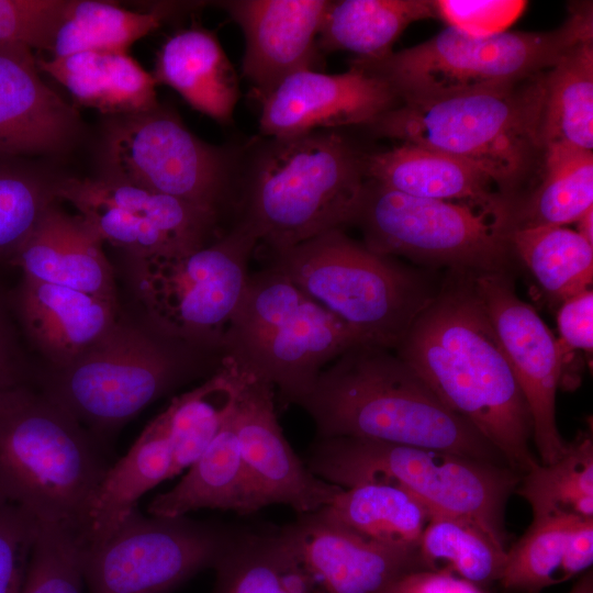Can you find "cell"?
<instances>
[{
    "mask_svg": "<svg viewBox=\"0 0 593 593\" xmlns=\"http://www.w3.org/2000/svg\"><path fill=\"white\" fill-rule=\"evenodd\" d=\"M423 309L396 347L441 402L477 428L524 474L534 456L528 406L472 273L458 272Z\"/></svg>",
    "mask_w": 593,
    "mask_h": 593,
    "instance_id": "6da1fadb",
    "label": "cell"
},
{
    "mask_svg": "<svg viewBox=\"0 0 593 593\" xmlns=\"http://www.w3.org/2000/svg\"><path fill=\"white\" fill-rule=\"evenodd\" d=\"M389 350L357 345L322 370L299 403L313 419L316 438L409 445L510 467L477 428Z\"/></svg>",
    "mask_w": 593,
    "mask_h": 593,
    "instance_id": "7a4b0ae2",
    "label": "cell"
},
{
    "mask_svg": "<svg viewBox=\"0 0 593 593\" xmlns=\"http://www.w3.org/2000/svg\"><path fill=\"white\" fill-rule=\"evenodd\" d=\"M365 155L335 130L269 137L250 157L239 222L269 253L351 224Z\"/></svg>",
    "mask_w": 593,
    "mask_h": 593,
    "instance_id": "3957f363",
    "label": "cell"
},
{
    "mask_svg": "<svg viewBox=\"0 0 593 593\" xmlns=\"http://www.w3.org/2000/svg\"><path fill=\"white\" fill-rule=\"evenodd\" d=\"M544 72L501 88L400 103L369 127L471 165L515 202L518 188L542 166Z\"/></svg>",
    "mask_w": 593,
    "mask_h": 593,
    "instance_id": "277c9868",
    "label": "cell"
},
{
    "mask_svg": "<svg viewBox=\"0 0 593 593\" xmlns=\"http://www.w3.org/2000/svg\"><path fill=\"white\" fill-rule=\"evenodd\" d=\"M110 466L100 441L41 390L0 394V496L40 523L80 534Z\"/></svg>",
    "mask_w": 593,
    "mask_h": 593,
    "instance_id": "5b68a950",
    "label": "cell"
},
{
    "mask_svg": "<svg viewBox=\"0 0 593 593\" xmlns=\"http://www.w3.org/2000/svg\"><path fill=\"white\" fill-rule=\"evenodd\" d=\"M593 37L592 4L578 3L557 29L473 35L449 26L427 41L376 58H355L385 81L401 103L510 86L552 67L570 48Z\"/></svg>",
    "mask_w": 593,
    "mask_h": 593,
    "instance_id": "8992f818",
    "label": "cell"
},
{
    "mask_svg": "<svg viewBox=\"0 0 593 593\" xmlns=\"http://www.w3.org/2000/svg\"><path fill=\"white\" fill-rule=\"evenodd\" d=\"M357 345L365 344L350 327L267 266L249 276L222 360L270 384L283 403L299 405L322 370Z\"/></svg>",
    "mask_w": 593,
    "mask_h": 593,
    "instance_id": "52a82bcc",
    "label": "cell"
},
{
    "mask_svg": "<svg viewBox=\"0 0 593 593\" xmlns=\"http://www.w3.org/2000/svg\"><path fill=\"white\" fill-rule=\"evenodd\" d=\"M221 358L159 332L118 320L72 362L51 369L40 388L99 441L152 402Z\"/></svg>",
    "mask_w": 593,
    "mask_h": 593,
    "instance_id": "ba28073f",
    "label": "cell"
},
{
    "mask_svg": "<svg viewBox=\"0 0 593 593\" xmlns=\"http://www.w3.org/2000/svg\"><path fill=\"white\" fill-rule=\"evenodd\" d=\"M306 463L313 474L342 488L365 482L401 486L432 512L477 521L506 546L505 507L521 480L510 467L353 437L316 438Z\"/></svg>",
    "mask_w": 593,
    "mask_h": 593,
    "instance_id": "9c48e42d",
    "label": "cell"
},
{
    "mask_svg": "<svg viewBox=\"0 0 593 593\" xmlns=\"http://www.w3.org/2000/svg\"><path fill=\"white\" fill-rule=\"evenodd\" d=\"M269 265L350 327L365 345L396 349L435 296L419 275L333 230L269 253Z\"/></svg>",
    "mask_w": 593,
    "mask_h": 593,
    "instance_id": "30bf717a",
    "label": "cell"
},
{
    "mask_svg": "<svg viewBox=\"0 0 593 593\" xmlns=\"http://www.w3.org/2000/svg\"><path fill=\"white\" fill-rule=\"evenodd\" d=\"M257 245L254 233L237 221L230 232L191 253L131 260L136 294L149 324L169 337L222 357Z\"/></svg>",
    "mask_w": 593,
    "mask_h": 593,
    "instance_id": "8fae6325",
    "label": "cell"
},
{
    "mask_svg": "<svg viewBox=\"0 0 593 593\" xmlns=\"http://www.w3.org/2000/svg\"><path fill=\"white\" fill-rule=\"evenodd\" d=\"M365 245L383 256L448 266L458 272H506L512 213L411 197L367 179L353 217Z\"/></svg>",
    "mask_w": 593,
    "mask_h": 593,
    "instance_id": "7c38bea8",
    "label": "cell"
},
{
    "mask_svg": "<svg viewBox=\"0 0 593 593\" xmlns=\"http://www.w3.org/2000/svg\"><path fill=\"white\" fill-rule=\"evenodd\" d=\"M238 529L136 508L107 538L83 544V580L89 593H171L214 569Z\"/></svg>",
    "mask_w": 593,
    "mask_h": 593,
    "instance_id": "4fadbf2b",
    "label": "cell"
},
{
    "mask_svg": "<svg viewBox=\"0 0 593 593\" xmlns=\"http://www.w3.org/2000/svg\"><path fill=\"white\" fill-rule=\"evenodd\" d=\"M103 177L220 212L235 179L234 157L193 135L159 105L114 116L102 145Z\"/></svg>",
    "mask_w": 593,
    "mask_h": 593,
    "instance_id": "5bb4252c",
    "label": "cell"
},
{
    "mask_svg": "<svg viewBox=\"0 0 593 593\" xmlns=\"http://www.w3.org/2000/svg\"><path fill=\"white\" fill-rule=\"evenodd\" d=\"M57 200L69 202L100 239L131 260L172 257L210 243L219 213L108 177L66 178Z\"/></svg>",
    "mask_w": 593,
    "mask_h": 593,
    "instance_id": "9a60e30c",
    "label": "cell"
},
{
    "mask_svg": "<svg viewBox=\"0 0 593 593\" xmlns=\"http://www.w3.org/2000/svg\"><path fill=\"white\" fill-rule=\"evenodd\" d=\"M472 280L528 406L539 463H552L567 448L556 422L563 370L557 338L517 296L507 272L472 273Z\"/></svg>",
    "mask_w": 593,
    "mask_h": 593,
    "instance_id": "2e32d148",
    "label": "cell"
},
{
    "mask_svg": "<svg viewBox=\"0 0 593 593\" xmlns=\"http://www.w3.org/2000/svg\"><path fill=\"white\" fill-rule=\"evenodd\" d=\"M243 377L234 421L259 510L283 504L305 514L331 504L343 488L313 474L294 454L278 422L273 388Z\"/></svg>",
    "mask_w": 593,
    "mask_h": 593,
    "instance_id": "e0dca14e",
    "label": "cell"
},
{
    "mask_svg": "<svg viewBox=\"0 0 593 593\" xmlns=\"http://www.w3.org/2000/svg\"><path fill=\"white\" fill-rule=\"evenodd\" d=\"M313 593H380L422 569L418 555L367 539L322 507L279 529Z\"/></svg>",
    "mask_w": 593,
    "mask_h": 593,
    "instance_id": "ac0fdd59",
    "label": "cell"
},
{
    "mask_svg": "<svg viewBox=\"0 0 593 593\" xmlns=\"http://www.w3.org/2000/svg\"><path fill=\"white\" fill-rule=\"evenodd\" d=\"M400 104L381 78L351 66L342 74L301 70L261 101L260 132L288 137L346 125H370Z\"/></svg>",
    "mask_w": 593,
    "mask_h": 593,
    "instance_id": "d6986e66",
    "label": "cell"
},
{
    "mask_svg": "<svg viewBox=\"0 0 593 593\" xmlns=\"http://www.w3.org/2000/svg\"><path fill=\"white\" fill-rule=\"evenodd\" d=\"M245 36L242 71L259 99L286 78L317 61V37L326 0H231L221 2Z\"/></svg>",
    "mask_w": 593,
    "mask_h": 593,
    "instance_id": "ffe728a7",
    "label": "cell"
},
{
    "mask_svg": "<svg viewBox=\"0 0 593 593\" xmlns=\"http://www.w3.org/2000/svg\"><path fill=\"white\" fill-rule=\"evenodd\" d=\"M81 131L78 112L40 76L32 49L0 44V153H58Z\"/></svg>",
    "mask_w": 593,
    "mask_h": 593,
    "instance_id": "44dd1931",
    "label": "cell"
},
{
    "mask_svg": "<svg viewBox=\"0 0 593 593\" xmlns=\"http://www.w3.org/2000/svg\"><path fill=\"white\" fill-rule=\"evenodd\" d=\"M9 300L24 334L51 369L72 362L119 320L116 300L23 277Z\"/></svg>",
    "mask_w": 593,
    "mask_h": 593,
    "instance_id": "7402d4cb",
    "label": "cell"
},
{
    "mask_svg": "<svg viewBox=\"0 0 593 593\" xmlns=\"http://www.w3.org/2000/svg\"><path fill=\"white\" fill-rule=\"evenodd\" d=\"M103 242L79 215L52 203L16 254L22 277L116 300Z\"/></svg>",
    "mask_w": 593,
    "mask_h": 593,
    "instance_id": "603a6c76",
    "label": "cell"
},
{
    "mask_svg": "<svg viewBox=\"0 0 593 593\" xmlns=\"http://www.w3.org/2000/svg\"><path fill=\"white\" fill-rule=\"evenodd\" d=\"M365 175L411 197L500 214L513 211L514 202L504 198L483 172L450 155L411 143L365 155Z\"/></svg>",
    "mask_w": 593,
    "mask_h": 593,
    "instance_id": "cb8c5ba5",
    "label": "cell"
},
{
    "mask_svg": "<svg viewBox=\"0 0 593 593\" xmlns=\"http://www.w3.org/2000/svg\"><path fill=\"white\" fill-rule=\"evenodd\" d=\"M202 508L242 515L259 510L239 449L234 407L187 474L169 491L157 494L147 511L177 517Z\"/></svg>",
    "mask_w": 593,
    "mask_h": 593,
    "instance_id": "d4e9b609",
    "label": "cell"
},
{
    "mask_svg": "<svg viewBox=\"0 0 593 593\" xmlns=\"http://www.w3.org/2000/svg\"><path fill=\"white\" fill-rule=\"evenodd\" d=\"M153 76L197 111L220 123L232 120L239 96L238 80L212 32L191 27L171 35L157 53Z\"/></svg>",
    "mask_w": 593,
    "mask_h": 593,
    "instance_id": "484cf974",
    "label": "cell"
},
{
    "mask_svg": "<svg viewBox=\"0 0 593 593\" xmlns=\"http://www.w3.org/2000/svg\"><path fill=\"white\" fill-rule=\"evenodd\" d=\"M41 71L64 86L81 105L122 116L156 109V80L127 53L86 51L36 58Z\"/></svg>",
    "mask_w": 593,
    "mask_h": 593,
    "instance_id": "4316f807",
    "label": "cell"
},
{
    "mask_svg": "<svg viewBox=\"0 0 593 593\" xmlns=\"http://www.w3.org/2000/svg\"><path fill=\"white\" fill-rule=\"evenodd\" d=\"M171 467L170 443L156 416L101 480L80 532L83 544L99 542L113 533L146 492L171 478Z\"/></svg>",
    "mask_w": 593,
    "mask_h": 593,
    "instance_id": "83f0119b",
    "label": "cell"
},
{
    "mask_svg": "<svg viewBox=\"0 0 593 593\" xmlns=\"http://www.w3.org/2000/svg\"><path fill=\"white\" fill-rule=\"evenodd\" d=\"M324 510L367 539L417 555L422 534L433 513L407 490L383 482L343 488Z\"/></svg>",
    "mask_w": 593,
    "mask_h": 593,
    "instance_id": "f1b7e54d",
    "label": "cell"
},
{
    "mask_svg": "<svg viewBox=\"0 0 593 593\" xmlns=\"http://www.w3.org/2000/svg\"><path fill=\"white\" fill-rule=\"evenodd\" d=\"M438 18L429 0L329 1L317 37L322 52L348 51L358 58L376 59L392 52V45L413 22Z\"/></svg>",
    "mask_w": 593,
    "mask_h": 593,
    "instance_id": "f546056e",
    "label": "cell"
},
{
    "mask_svg": "<svg viewBox=\"0 0 593 593\" xmlns=\"http://www.w3.org/2000/svg\"><path fill=\"white\" fill-rule=\"evenodd\" d=\"M544 147L593 152V37L570 48L544 72Z\"/></svg>",
    "mask_w": 593,
    "mask_h": 593,
    "instance_id": "4dcf8cb0",
    "label": "cell"
},
{
    "mask_svg": "<svg viewBox=\"0 0 593 593\" xmlns=\"http://www.w3.org/2000/svg\"><path fill=\"white\" fill-rule=\"evenodd\" d=\"M506 546L474 519L433 512L418 545L422 569L444 571L490 590L497 584Z\"/></svg>",
    "mask_w": 593,
    "mask_h": 593,
    "instance_id": "1f68e13d",
    "label": "cell"
},
{
    "mask_svg": "<svg viewBox=\"0 0 593 593\" xmlns=\"http://www.w3.org/2000/svg\"><path fill=\"white\" fill-rule=\"evenodd\" d=\"M244 377L225 361L199 387L176 396L160 417L171 452V478L205 450L235 405Z\"/></svg>",
    "mask_w": 593,
    "mask_h": 593,
    "instance_id": "d6a6232c",
    "label": "cell"
},
{
    "mask_svg": "<svg viewBox=\"0 0 593 593\" xmlns=\"http://www.w3.org/2000/svg\"><path fill=\"white\" fill-rule=\"evenodd\" d=\"M214 570L212 593H313L279 530L239 528Z\"/></svg>",
    "mask_w": 593,
    "mask_h": 593,
    "instance_id": "836d02e7",
    "label": "cell"
},
{
    "mask_svg": "<svg viewBox=\"0 0 593 593\" xmlns=\"http://www.w3.org/2000/svg\"><path fill=\"white\" fill-rule=\"evenodd\" d=\"M540 181L513 208V230L564 226L593 208V152L567 146L545 148Z\"/></svg>",
    "mask_w": 593,
    "mask_h": 593,
    "instance_id": "e575fe53",
    "label": "cell"
},
{
    "mask_svg": "<svg viewBox=\"0 0 593 593\" xmlns=\"http://www.w3.org/2000/svg\"><path fill=\"white\" fill-rule=\"evenodd\" d=\"M513 253L553 301L591 289L593 244L566 226H526L511 233Z\"/></svg>",
    "mask_w": 593,
    "mask_h": 593,
    "instance_id": "d590c367",
    "label": "cell"
},
{
    "mask_svg": "<svg viewBox=\"0 0 593 593\" xmlns=\"http://www.w3.org/2000/svg\"><path fill=\"white\" fill-rule=\"evenodd\" d=\"M533 517L569 515L593 518V440L580 433L555 462H537L521 475L515 490Z\"/></svg>",
    "mask_w": 593,
    "mask_h": 593,
    "instance_id": "8d00e7d4",
    "label": "cell"
},
{
    "mask_svg": "<svg viewBox=\"0 0 593 593\" xmlns=\"http://www.w3.org/2000/svg\"><path fill=\"white\" fill-rule=\"evenodd\" d=\"M158 12H136L94 0L68 1L49 53L64 57L79 52L127 53L130 46L159 27Z\"/></svg>",
    "mask_w": 593,
    "mask_h": 593,
    "instance_id": "74e56055",
    "label": "cell"
},
{
    "mask_svg": "<svg viewBox=\"0 0 593 593\" xmlns=\"http://www.w3.org/2000/svg\"><path fill=\"white\" fill-rule=\"evenodd\" d=\"M588 518L569 515L533 517L524 535L507 550L497 582L503 593H541L561 581V562L569 533Z\"/></svg>",
    "mask_w": 593,
    "mask_h": 593,
    "instance_id": "f35d334b",
    "label": "cell"
},
{
    "mask_svg": "<svg viewBox=\"0 0 593 593\" xmlns=\"http://www.w3.org/2000/svg\"><path fill=\"white\" fill-rule=\"evenodd\" d=\"M56 181L0 169V266L10 265L47 208L56 202Z\"/></svg>",
    "mask_w": 593,
    "mask_h": 593,
    "instance_id": "ab89813d",
    "label": "cell"
},
{
    "mask_svg": "<svg viewBox=\"0 0 593 593\" xmlns=\"http://www.w3.org/2000/svg\"><path fill=\"white\" fill-rule=\"evenodd\" d=\"M82 547L75 528L40 523L22 593H83Z\"/></svg>",
    "mask_w": 593,
    "mask_h": 593,
    "instance_id": "60d3db41",
    "label": "cell"
},
{
    "mask_svg": "<svg viewBox=\"0 0 593 593\" xmlns=\"http://www.w3.org/2000/svg\"><path fill=\"white\" fill-rule=\"evenodd\" d=\"M68 0H0V44L51 51Z\"/></svg>",
    "mask_w": 593,
    "mask_h": 593,
    "instance_id": "b9f144b4",
    "label": "cell"
},
{
    "mask_svg": "<svg viewBox=\"0 0 593 593\" xmlns=\"http://www.w3.org/2000/svg\"><path fill=\"white\" fill-rule=\"evenodd\" d=\"M40 522L0 496V593H22Z\"/></svg>",
    "mask_w": 593,
    "mask_h": 593,
    "instance_id": "7bdbcfd3",
    "label": "cell"
},
{
    "mask_svg": "<svg viewBox=\"0 0 593 593\" xmlns=\"http://www.w3.org/2000/svg\"><path fill=\"white\" fill-rule=\"evenodd\" d=\"M438 18L473 35L506 31L525 7L522 1H435Z\"/></svg>",
    "mask_w": 593,
    "mask_h": 593,
    "instance_id": "ee69618b",
    "label": "cell"
},
{
    "mask_svg": "<svg viewBox=\"0 0 593 593\" xmlns=\"http://www.w3.org/2000/svg\"><path fill=\"white\" fill-rule=\"evenodd\" d=\"M557 339L562 361L572 350L592 354L593 350V292L584 290L561 302L557 312Z\"/></svg>",
    "mask_w": 593,
    "mask_h": 593,
    "instance_id": "f6af8a7d",
    "label": "cell"
},
{
    "mask_svg": "<svg viewBox=\"0 0 593 593\" xmlns=\"http://www.w3.org/2000/svg\"><path fill=\"white\" fill-rule=\"evenodd\" d=\"M11 313L9 295L0 287V394L19 385L31 384L33 378Z\"/></svg>",
    "mask_w": 593,
    "mask_h": 593,
    "instance_id": "bcb514c9",
    "label": "cell"
},
{
    "mask_svg": "<svg viewBox=\"0 0 593 593\" xmlns=\"http://www.w3.org/2000/svg\"><path fill=\"white\" fill-rule=\"evenodd\" d=\"M380 593H490L469 581L444 571L419 569L410 571Z\"/></svg>",
    "mask_w": 593,
    "mask_h": 593,
    "instance_id": "7dc6e473",
    "label": "cell"
},
{
    "mask_svg": "<svg viewBox=\"0 0 593 593\" xmlns=\"http://www.w3.org/2000/svg\"><path fill=\"white\" fill-rule=\"evenodd\" d=\"M593 562V518L578 522L566 540L561 581L570 580L588 569Z\"/></svg>",
    "mask_w": 593,
    "mask_h": 593,
    "instance_id": "c3c4849f",
    "label": "cell"
},
{
    "mask_svg": "<svg viewBox=\"0 0 593 593\" xmlns=\"http://www.w3.org/2000/svg\"><path fill=\"white\" fill-rule=\"evenodd\" d=\"M574 223V231L593 244V208L585 211Z\"/></svg>",
    "mask_w": 593,
    "mask_h": 593,
    "instance_id": "681fc988",
    "label": "cell"
},
{
    "mask_svg": "<svg viewBox=\"0 0 593 593\" xmlns=\"http://www.w3.org/2000/svg\"><path fill=\"white\" fill-rule=\"evenodd\" d=\"M569 593H593V573L586 571L573 585Z\"/></svg>",
    "mask_w": 593,
    "mask_h": 593,
    "instance_id": "f907efd6",
    "label": "cell"
}]
</instances>
